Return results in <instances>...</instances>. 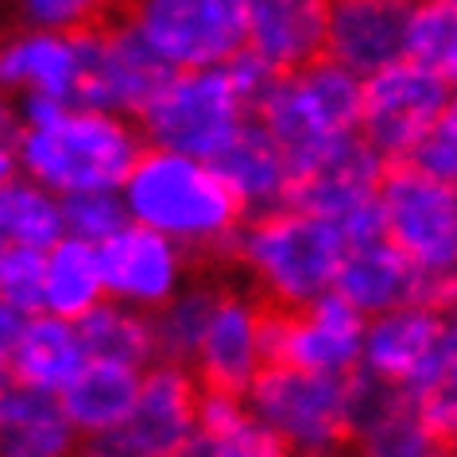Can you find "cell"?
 I'll use <instances>...</instances> for the list:
<instances>
[{"instance_id": "cell-31", "label": "cell", "mask_w": 457, "mask_h": 457, "mask_svg": "<svg viewBox=\"0 0 457 457\" xmlns=\"http://www.w3.org/2000/svg\"><path fill=\"white\" fill-rule=\"evenodd\" d=\"M407 59L442 78L457 94V4H419Z\"/></svg>"}, {"instance_id": "cell-24", "label": "cell", "mask_w": 457, "mask_h": 457, "mask_svg": "<svg viewBox=\"0 0 457 457\" xmlns=\"http://www.w3.org/2000/svg\"><path fill=\"white\" fill-rule=\"evenodd\" d=\"M82 434L54 395L0 392V457H82Z\"/></svg>"}, {"instance_id": "cell-34", "label": "cell", "mask_w": 457, "mask_h": 457, "mask_svg": "<svg viewBox=\"0 0 457 457\" xmlns=\"http://www.w3.org/2000/svg\"><path fill=\"white\" fill-rule=\"evenodd\" d=\"M0 303L20 314L43 311V253L24 245H0Z\"/></svg>"}, {"instance_id": "cell-14", "label": "cell", "mask_w": 457, "mask_h": 457, "mask_svg": "<svg viewBox=\"0 0 457 457\" xmlns=\"http://www.w3.org/2000/svg\"><path fill=\"white\" fill-rule=\"evenodd\" d=\"M364 329L369 318L341 295H326L287 314L271 311V364L314 376H361Z\"/></svg>"}, {"instance_id": "cell-4", "label": "cell", "mask_w": 457, "mask_h": 457, "mask_svg": "<svg viewBox=\"0 0 457 457\" xmlns=\"http://www.w3.org/2000/svg\"><path fill=\"white\" fill-rule=\"evenodd\" d=\"M380 228L419 271V306L445 314L457 306V187L419 167H387L380 187Z\"/></svg>"}, {"instance_id": "cell-25", "label": "cell", "mask_w": 457, "mask_h": 457, "mask_svg": "<svg viewBox=\"0 0 457 457\" xmlns=\"http://www.w3.org/2000/svg\"><path fill=\"white\" fill-rule=\"evenodd\" d=\"M140 380L144 372L136 369H120V364H105V361L86 364L82 376L59 395V403L71 415L74 430L82 434V442L105 438L129 419L136 395H140Z\"/></svg>"}, {"instance_id": "cell-18", "label": "cell", "mask_w": 457, "mask_h": 457, "mask_svg": "<svg viewBox=\"0 0 457 457\" xmlns=\"http://www.w3.org/2000/svg\"><path fill=\"white\" fill-rule=\"evenodd\" d=\"M438 337H442V314H434L430 306L419 303L369 318L361 376L376 387H387V392L419 395L434 380Z\"/></svg>"}, {"instance_id": "cell-22", "label": "cell", "mask_w": 457, "mask_h": 457, "mask_svg": "<svg viewBox=\"0 0 457 457\" xmlns=\"http://www.w3.org/2000/svg\"><path fill=\"white\" fill-rule=\"evenodd\" d=\"M419 287L422 279L411 268V260L387 237H369V241L349 245L334 295H341L357 314L380 318L387 311L419 303Z\"/></svg>"}, {"instance_id": "cell-23", "label": "cell", "mask_w": 457, "mask_h": 457, "mask_svg": "<svg viewBox=\"0 0 457 457\" xmlns=\"http://www.w3.org/2000/svg\"><path fill=\"white\" fill-rule=\"evenodd\" d=\"M86 364H89V349H86L82 326L62 322V318H51V314H28L24 334H20V345H16V364H12L16 387L59 399L82 376Z\"/></svg>"}, {"instance_id": "cell-32", "label": "cell", "mask_w": 457, "mask_h": 457, "mask_svg": "<svg viewBox=\"0 0 457 457\" xmlns=\"http://www.w3.org/2000/svg\"><path fill=\"white\" fill-rule=\"evenodd\" d=\"M16 28L62 31V36H86L97 28L109 0H4Z\"/></svg>"}, {"instance_id": "cell-20", "label": "cell", "mask_w": 457, "mask_h": 457, "mask_svg": "<svg viewBox=\"0 0 457 457\" xmlns=\"http://www.w3.org/2000/svg\"><path fill=\"white\" fill-rule=\"evenodd\" d=\"M217 167H221L233 194L241 198L248 217L283 210V205L295 202L299 163L260 120H248V129L228 144V152L217 159Z\"/></svg>"}, {"instance_id": "cell-28", "label": "cell", "mask_w": 457, "mask_h": 457, "mask_svg": "<svg viewBox=\"0 0 457 457\" xmlns=\"http://www.w3.org/2000/svg\"><path fill=\"white\" fill-rule=\"evenodd\" d=\"M66 237H71L66 233V198L24 175L0 190V245L51 253Z\"/></svg>"}, {"instance_id": "cell-5", "label": "cell", "mask_w": 457, "mask_h": 457, "mask_svg": "<svg viewBox=\"0 0 457 457\" xmlns=\"http://www.w3.org/2000/svg\"><path fill=\"white\" fill-rule=\"evenodd\" d=\"M245 399L287 457H349L361 376H314L271 364Z\"/></svg>"}, {"instance_id": "cell-37", "label": "cell", "mask_w": 457, "mask_h": 457, "mask_svg": "<svg viewBox=\"0 0 457 457\" xmlns=\"http://www.w3.org/2000/svg\"><path fill=\"white\" fill-rule=\"evenodd\" d=\"M24 322H28V314L0 303V392H8L16 384L12 364H16V345H20V334H24Z\"/></svg>"}, {"instance_id": "cell-17", "label": "cell", "mask_w": 457, "mask_h": 457, "mask_svg": "<svg viewBox=\"0 0 457 457\" xmlns=\"http://www.w3.org/2000/svg\"><path fill=\"white\" fill-rule=\"evenodd\" d=\"M86 78V36L12 28L0 31V89L20 101L74 105Z\"/></svg>"}, {"instance_id": "cell-38", "label": "cell", "mask_w": 457, "mask_h": 457, "mask_svg": "<svg viewBox=\"0 0 457 457\" xmlns=\"http://www.w3.org/2000/svg\"><path fill=\"white\" fill-rule=\"evenodd\" d=\"M24 129H28V120H24V101L0 89V144L20 147V140H24Z\"/></svg>"}, {"instance_id": "cell-33", "label": "cell", "mask_w": 457, "mask_h": 457, "mask_svg": "<svg viewBox=\"0 0 457 457\" xmlns=\"http://www.w3.org/2000/svg\"><path fill=\"white\" fill-rule=\"evenodd\" d=\"M129 205H124L120 190H101V194H78V198H66V233L78 237V241L101 248L105 241L120 233L129 225Z\"/></svg>"}, {"instance_id": "cell-8", "label": "cell", "mask_w": 457, "mask_h": 457, "mask_svg": "<svg viewBox=\"0 0 457 457\" xmlns=\"http://www.w3.org/2000/svg\"><path fill=\"white\" fill-rule=\"evenodd\" d=\"M253 0H129L124 20L170 71H217L248 51Z\"/></svg>"}, {"instance_id": "cell-10", "label": "cell", "mask_w": 457, "mask_h": 457, "mask_svg": "<svg viewBox=\"0 0 457 457\" xmlns=\"http://www.w3.org/2000/svg\"><path fill=\"white\" fill-rule=\"evenodd\" d=\"M453 101V89L422 71L419 62H395L387 71L364 78L361 105V140L384 159L387 167L411 163L422 136Z\"/></svg>"}, {"instance_id": "cell-43", "label": "cell", "mask_w": 457, "mask_h": 457, "mask_svg": "<svg viewBox=\"0 0 457 457\" xmlns=\"http://www.w3.org/2000/svg\"><path fill=\"white\" fill-rule=\"evenodd\" d=\"M314 4H329V0H314Z\"/></svg>"}, {"instance_id": "cell-9", "label": "cell", "mask_w": 457, "mask_h": 457, "mask_svg": "<svg viewBox=\"0 0 457 457\" xmlns=\"http://www.w3.org/2000/svg\"><path fill=\"white\" fill-rule=\"evenodd\" d=\"M205 387L187 364L159 361L144 372L140 395L105 438L82 445V457H175L194 442Z\"/></svg>"}, {"instance_id": "cell-19", "label": "cell", "mask_w": 457, "mask_h": 457, "mask_svg": "<svg viewBox=\"0 0 457 457\" xmlns=\"http://www.w3.org/2000/svg\"><path fill=\"white\" fill-rule=\"evenodd\" d=\"M450 442L422 415L419 399L387 392L361 376L357 430L349 442V457H450Z\"/></svg>"}, {"instance_id": "cell-21", "label": "cell", "mask_w": 457, "mask_h": 457, "mask_svg": "<svg viewBox=\"0 0 457 457\" xmlns=\"http://www.w3.org/2000/svg\"><path fill=\"white\" fill-rule=\"evenodd\" d=\"M248 51L276 78L326 59V4H314V0H253Z\"/></svg>"}, {"instance_id": "cell-2", "label": "cell", "mask_w": 457, "mask_h": 457, "mask_svg": "<svg viewBox=\"0 0 457 457\" xmlns=\"http://www.w3.org/2000/svg\"><path fill=\"white\" fill-rule=\"evenodd\" d=\"M349 245L341 225L299 205H283L248 217L228 248V260L245 271L260 303L287 314L337 291Z\"/></svg>"}, {"instance_id": "cell-30", "label": "cell", "mask_w": 457, "mask_h": 457, "mask_svg": "<svg viewBox=\"0 0 457 457\" xmlns=\"http://www.w3.org/2000/svg\"><path fill=\"white\" fill-rule=\"evenodd\" d=\"M225 283H202L194 279L179 299H170L163 311L152 314L155 318V341H159V361L170 364H190L194 349L210 326V314L217 306V295H221Z\"/></svg>"}, {"instance_id": "cell-16", "label": "cell", "mask_w": 457, "mask_h": 457, "mask_svg": "<svg viewBox=\"0 0 457 457\" xmlns=\"http://www.w3.org/2000/svg\"><path fill=\"white\" fill-rule=\"evenodd\" d=\"M419 4L422 0H329L326 59L357 78H372L403 62Z\"/></svg>"}, {"instance_id": "cell-26", "label": "cell", "mask_w": 457, "mask_h": 457, "mask_svg": "<svg viewBox=\"0 0 457 457\" xmlns=\"http://www.w3.org/2000/svg\"><path fill=\"white\" fill-rule=\"evenodd\" d=\"M105 276H101V253L94 245L66 237L43 253V311L62 322H82L105 303Z\"/></svg>"}, {"instance_id": "cell-6", "label": "cell", "mask_w": 457, "mask_h": 457, "mask_svg": "<svg viewBox=\"0 0 457 457\" xmlns=\"http://www.w3.org/2000/svg\"><path fill=\"white\" fill-rule=\"evenodd\" d=\"M361 105L364 78L345 66L318 59L295 74L271 82L268 97L260 101L256 120L295 155V163L329 152V147L361 136Z\"/></svg>"}, {"instance_id": "cell-36", "label": "cell", "mask_w": 457, "mask_h": 457, "mask_svg": "<svg viewBox=\"0 0 457 457\" xmlns=\"http://www.w3.org/2000/svg\"><path fill=\"white\" fill-rule=\"evenodd\" d=\"M422 392L445 395L457 403V306L442 314V337H438V364H434V380ZM419 392V395H422Z\"/></svg>"}, {"instance_id": "cell-44", "label": "cell", "mask_w": 457, "mask_h": 457, "mask_svg": "<svg viewBox=\"0 0 457 457\" xmlns=\"http://www.w3.org/2000/svg\"><path fill=\"white\" fill-rule=\"evenodd\" d=\"M450 457H457V453H450Z\"/></svg>"}, {"instance_id": "cell-35", "label": "cell", "mask_w": 457, "mask_h": 457, "mask_svg": "<svg viewBox=\"0 0 457 457\" xmlns=\"http://www.w3.org/2000/svg\"><path fill=\"white\" fill-rule=\"evenodd\" d=\"M411 167H419L422 175H430L438 182L457 187V94L450 105H445L442 117L434 120V129L422 136V144L415 147V155H411Z\"/></svg>"}, {"instance_id": "cell-13", "label": "cell", "mask_w": 457, "mask_h": 457, "mask_svg": "<svg viewBox=\"0 0 457 457\" xmlns=\"http://www.w3.org/2000/svg\"><path fill=\"white\" fill-rule=\"evenodd\" d=\"M170 74L175 71L147 47L129 20L97 24L94 31H86V78L78 101L140 120Z\"/></svg>"}, {"instance_id": "cell-29", "label": "cell", "mask_w": 457, "mask_h": 457, "mask_svg": "<svg viewBox=\"0 0 457 457\" xmlns=\"http://www.w3.org/2000/svg\"><path fill=\"white\" fill-rule=\"evenodd\" d=\"M194 442L210 457H287L245 395H217L205 392L202 419Z\"/></svg>"}, {"instance_id": "cell-7", "label": "cell", "mask_w": 457, "mask_h": 457, "mask_svg": "<svg viewBox=\"0 0 457 457\" xmlns=\"http://www.w3.org/2000/svg\"><path fill=\"white\" fill-rule=\"evenodd\" d=\"M248 120H256L253 105L237 89L233 74L217 66V71H175L136 124L147 147L217 163L228 144L248 129Z\"/></svg>"}, {"instance_id": "cell-40", "label": "cell", "mask_w": 457, "mask_h": 457, "mask_svg": "<svg viewBox=\"0 0 457 457\" xmlns=\"http://www.w3.org/2000/svg\"><path fill=\"white\" fill-rule=\"evenodd\" d=\"M175 457H210V453H205V450H202V445H198V442H190V445H187V450H182V453H175Z\"/></svg>"}, {"instance_id": "cell-1", "label": "cell", "mask_w": 457, "mask_h": 457, "mask_svg": "<svg viewBox=\"0 0 457 457\" xmlns=\"http://www.w3.org/2000/svg\"><path fill=\"white\" fill-rule=\"evenodd\" d=\"M20 175L54 190L59 198L124 190V182L147 152L140 124L94 105H51L24 101Z\"/></svg>"}, {"instance_id": "cell-39", "label": "cell", "mask_w": 457, "mask_h": 457, "mask_svg": "<svg viewBox=\"0 0 457 457\" xmlns=\"http://www.w3.org/2000/svg\"><path fill=\"white\" fill-rule=\"evenodd\" d=\"M12 179H20V155H16V147L0 144V190H4Z\"/></svg>"}, {"instance_id": "cell-12", "label": "cell", "mask_w": 457, "mask_h": 457, "mask_svg": "<svg viewBox=\"0 0 457 457\" xmlns=\"http://www.w3.org/2000/svg\"><path fill=\"white\" fill-rule=\"evenodd\" d=\"M384 175L387 163L357 136V140H345L322 155L306 159L299 167V187H295L291 205L341 225L353 245L369 241V237H384L380 228Z\"/></svg>"}, {"instance_id": "cell-3", "label": "cell", "mask_w": 457, "mask_h": 457, "mask_svg": "<svg viewBox=\"0 0 457 457\" xmlns=\"http://www.w3.org/2000/svg\"><path fill=\"white\" fill-rule=\"evenodd\" d=\"M124 205L136 225H147L187 253H225L248 213L221 167L163 147H147L124 182Z\"/></svg>"}, {"instance_id": "cell-27", "label": "cell", "mask_w": 457, "mask_h": 457, "mask_svg": "<svg viewBox=\"0 0 457 457\" xmlns=\"http://www.w3.org/2000/svg\"><path fill=\"white\" fill-rule=\"evenodd\" d=\"M78 326H82L89 361L120 364V369H136V372H147L152 364H159V341H155L152 314L105 299Z\"/></svg>"}, {"instance_id": "cell-11", "label": "cell", "mask_w": 457, "mask_h": 457, "mask_svg": "<svg viewBox=\"0 0 457 457\" xmlns=\"http://www.w3.org/2000/svg\"><path fill=\"white\" fill-rule=\"evenodd\" d=\"M187 369L198 376L205 392L248 395L271 369V306L260 303L253 291L221 287Z\"/></svg>"}, {"instance_id": "cell-15", "label": "cell", "mask_w": 457, "mask_h": 457, "mask_svg": "<svg viewBox=\"0 0 457 457\" xmlns=\"http://www.w3.org/2000/svg\"><path fill=\"white\" fill-rule=\"evenodd\" d=\"M105 295L120 306L159 314L170 299L190 287V253L167 241L163 233L129 221L112 241L97 248Z\"/></svg>"}, {"instance_id": "cell-41", "label": "cell", "mask_w": 457, "mask_h": 457, "mask_svg": "<svg viewBox=\"0 0 457 457\" xmlns=\"http://www.w3.org/2000/svg\"><path fill=\"white\" fill-rule=\"evenodd\" d=\"M422 4H457V0H422Z\"/></svg>"}, {"instance_id": "cell-42", "label": "cell", "mask_w": 457, "mask_h": 457, "mask_svg": "<svg viewBox=\"0 0 457 457\" xmlns=\"http://www.w3.org/2000/svg\"><path fill=\"white\" fill-rule=\"evenodd\" d=\"M450 450L457 453V430H453V438H450Z\"/></svg>"}]
</instances>
